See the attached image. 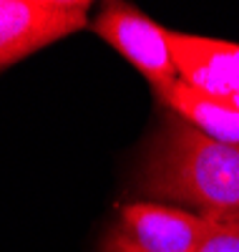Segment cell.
<instances>
[{
    "label": "cell",
    "instance_id": "cell-3",
    "mask_svg": "<svg viewBox=\"0 0 239 252\" xmlns=\"http://www.w3.org/2000/svg\"><path fill=\"white\" fill-rule=\"evenodd\" d=\"M93 31L149 78L156 98L181 78L171 56L169 28L154 23L141 10L126 3H108L98 13Z\"/></svg>",
    "mask_w": 239,
    "mask_h": 252
},
{
    "label": "cell",
    "instance_id": "cell-1",
    "mask_svg": "<svg viewBox=\"0 0 239 252\" xmlns=\"http://www.w3.org/2000/svg\"><path fill=\"white\" fill-rule=\"evenodd\" d=\"M144 189L239 227V146L219 144L171 114L149 149Z\"/></svg>",
    "mask_w": 239,
    "mask_h": 252
},
{
    "label": "cell",
    "instance_id": "cell-6",
    "mask_svg": "<svg viewBox=\"0 0 239 252\" xmlns=\"http://www.w3.org/2000/svg\"><path fill=\"white\" fill-rule=\"evenodd\" d=\"M159 101L166 109H171V114L189 121L204 136L219 144L239 146V111L237 109L207 96L204 91L189 86L181 78L169 91H164Z\"/></svg>",
    "mask_w": 239,
    "mask_h": 252
},
{
    "label": "cell",
    "instance_id": "cell-5",
    "mask_svg": "<svg viewBox=\"0 0 239 252\" xmlns=\"http://www.w3.org/2000/svg\"><path fill=\"white\" fill-rule=\"evenodd\" d=\"M121 232L141 252H199L209 220L164 204H128L121 212Z\"/></svg>",
    "mask_w": 239,
    "mask_h": 252
},
{
    "label": "cell",
    "instance_id": "cell-2",
    "mask_svg": "<svg viewBox=\"0 0 239 252\" xmlns=\"http://www.w3.org/2000/svg\"><path fill=\"white\" fill-rule=\"evenodd\" d=\"M86 0H0V71L86 26Z\"/></svg>",
    "mask_w": 239,
    "mask_h": 252
},
{
    "label": "cell",
    "instance_id": "cell-7",
    "mask_svg": "<svg viewBox=\"0 0 239 252\" xmlns=\"http://www.w3.org/2000/svg\"><path fill=\"white\" fill-rule=\"evenodd\" d=\"M199 252H239V227L209 220V232Z\"/></svg>",
    "mask_w": 239,
    "mask_h": 252
},
{
    "label": "cell",
    "instance_id": "cell-4",
    "mask_svg": "<svg viewBox=\"0 0 239 252\" xmlns=\"http://www.w3.org/2000/svg\"><path fill=\"white\" fill-rule=\"evenodd\" d=\"M171 56L184 83L239 111V46L169 31Z\"/></svg>",
    "mask_w": 239,
    "mask_h": 252
},
{
    "label": "cell",
    "instance_id": "cell-8",
    "mask_svg": "<svg viewBox=\"0 0 239 252\" xmlns=\"http://www.w3.org/2000/svg\"><path fill=\"white\" fill-rule=\"evenodd\" d=\"M103 252H141V250L128 242V237L121 232V229H116V232H111V237L106 240Z\"/></svg>",
    "mask_w": 239,
    "mask_h": 252
}]
</instances>
